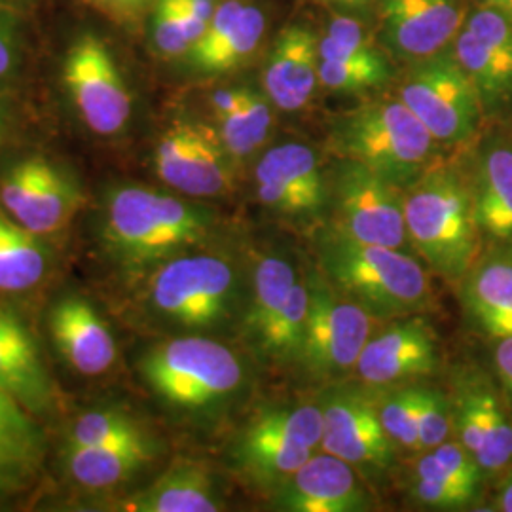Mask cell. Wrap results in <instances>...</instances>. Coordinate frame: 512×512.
Here are the masks:
<instances>
[{"instance_id": "cell-1", "label": "cell", "mask_w": 512, "mask_h": 512, "mask_svg": "<svg viewBox=\"0 0 512 512\" xmlns=\"http://www.w3.org/2000/svg\"><path fill=\"white\" fill-rule=\"evenodd\" d=\"M219 226V213L198 200L143 184H120L107 194L99 236L120 270L148 274L173 256L207 247Z\"/></svg>"}, {"instance_id": "cell-2", "label": "cell", "mask_w": 512, "mask_h": 512, "mask_svg": "<svg viewBox=\"0 0 512 512\" xmlns=\"http://www.w3.org/2000/svg\"><path fill=\"white\" fill-rule=\"evenodd\" d=\"M469 148L442 156L404 188V224L412 253L454 285L484 247Z\"/></svg>"}, {"instance_id": "cell-3", "label": "cell", "mask_w": 512, "mask_h": 512, "mask_svg": "<svg viewBox=\"0 0 512 512\" xmlns=\"http://www.w3.org/2000/svg\"><path fill=\"white\" fill-rule=\"evenodd\" d=\"M315 264L349 300L378 323L431 310L433 285L418 256L403 249L361 243L327 224L313 239Z\"/></svg>"}, {"instance_id": "cell-4", "label": "cell", "mask_w": 512, "mask_h": 512, "mask_svg": "<svg viewBox=\"0 0 512 512\" xmlns=\"http://www.w3.org/2000/svg\"><path fill=\"white\" fill-rule=\"evenodd\" d=\"M249 294L232 256L194 249L147 274L145 300L160 321L184 334H209L241 323Z\"/></svg>"}, {"instance_id": "cell-5", "label": "cell", "mask_w": 512, "mask_h": 512, "mask_svg": "<svg viewBox=\"0 0 512 512\" xmlns=\"http://www.w3.org/2000/svg\"><path fill=\"white\" fill-rule=\"evenodd\" d=\"M329 150L336 158L366 165L403 190L444 156V148L397 93L366 99L338 114L330 122Z\"/></svg>"}, {"instance_id": "cell-6", "label": "cell", "mask_w": 512, "mask_h": 512, "mask_svg": "<svg viewBox=\"0 0 512 512\" xmlns=\"http://www.w3.org/2000/svg\"><path fill=\"white\" fill-rule=\"evenodd\" d=\"M139 372L156 397L184 412L220 408L247 384L238 351L207 334H183L152 346Z\"/></svg>"}, {"instance_id": "cell-7", "label": "cell", "mask_w": 512, "mask_h": 512, "mask_svg": "<svg viewBox=\"0 0 512 512\" xmlns=\"http://www.w3.org/2000/svg\"><path fill=\"white\" fill-rule=\"evenodd\" d=\"M397 95L444 150L473 147L486 126L475 86L452 48L408 63Z\"/></svg>"}, {"instance_id": "cell-8", "label": "cell", "mask_w": 512, "mask_h": 512, "mask_svg": "<svg viewBox=\"0 0 512 512\" xmlns=\"http://www.w3.org/2000/svg\"><path fill=\"white\" fill-rule=\"evenodd\" d=\"M306 277L310 311L296 366L321 384L346 380L378 321L334 289L317 264H306Z\"/></svg>"}, {"instance_id": "cell-9", "label": "cell", "mask_w": 512, "mask_h": 512, "mask_svg": "<svg viewBox=\"0 0 512 512\" xmlns=\"http://www.w3.org/2000/svg\"><path fill=\"white\" fill-rule=\"evenodd\" d=\"M319 404H277L260 410L234 444L239 469L255 484L275 490L321 450Z\"/></svg>"}, {"instance_id": "cell-10", "label": "cell", "mask_w": 512, "mask_h": 512, "mask_svg": "<svg viewBox=\"0 0 512 512\" xmlns=\"http://www.w3.org/2000/svg\"><path fill=\"white\" fill-rule=\"evenodd\" d=\"M325 224L361 243L410 251L404 224V190L366 165L336 158L329 165Z\"/></svg>"}, {"instance_id": "cell-11", "label": "cell", "mask_w": 512, "mask_h": 512, "mask_svg": "<svg viewBox=\"0 0 512 512\" xmlns=\"http://www.w3.org/2000/svg\"><path fill=\"white\" fill-rule=\"evenodd\" d=\"M61 82L80 122L99 137L128 129L133 95L109 42L92 31L80 33L63 55Z\"/></svg>"}, {"instance_id": "cell-12", "label": "cell", "mask_w": 512, "mask_h": 512, "mask_svg": "<svg viewBox=\"0 0 512 512\" xmlns=\"http://www.w3.org/2000/svg\"><path fill=\"white\" fill-rule=\"evenodd\" d=\"M253 186L256 202L281 219L313 228L327 220L329 167L310 143H270L256 158Z\"/></svg>"}, {"instance_id": "cell-13", "label": "cell", "mask_w": 512, "mask_h": 512, "mask_svg": "<svg viewBox=\"0 0 512 512\" xmlns=\"http://www.w3.org/2000/svg\"><path fill=\"white\" fill-rule=\"evenodd\" d=\"M154 171L173 192L192 200H215L234 192L239 165L228 154L213 124L177 116L158 137Z\"/></svg>"}, {"instance_id": "cell-14", "label": "cell", "mask_w": 512, "mask_h": 512, "mask_svg": "<svg viewBox=\"0 0 512 512\" xmlns=\"http://www.w3.org/2000/svg\"><path fill=\"white\" fill-rule=\"evenodd\" d=\"M317 404L323 412L321 450L348 461L363 476L391 471L399 448L385 433L374 393L359 380L327 384Z\"/></svg>"}, {"instance_id": "cell-15", "label": "cell", "mask_w": 512, "mask_h": 512, "mask_svg": "<svg viewBox=\"0 0 512 512\" xmlns=\"http://www.w3.org/2000/svg\"><path fill=\"white\" fill-rule=\"evenodd\" d=\"M454 439L476 459L488 478L512 465V408L492 370L459 366L450 385Z\"/></svg>"}, {"instance_id": "cell-16", "label": "cell", "mask_w": 512, "mask_h": 512, "mask_svg": "<svg viewBox=\"0 0 512 512\" xmlns=\"http://www.w3.org/2000/svg\"><path fill=\"white\" fill-rule=\"evenodd\" d=\"M84 202L73 175L44 156L18 160L0 179V207L42 238L67 228Z\"/></svg>"}, {"instance_id": "cell-17", "label": "cell", "mask_w": 512, "mask_h": 512, "mask_svg": "<svg viewBox=\"0 0 512 512\" xmlns=\"http://www.w3.org/2000/svg\"><path fill=\"white\" fill-rule=\"evenodd\" d=\"M452 54L475 86L486 124L511 118V19L492 8L471 4Z\"/></svg>"}, {"instance_id": "cell-18", "label": "cell", "mask_w": 512, "mask_h": 512, "mask_svg": "<svg viewBox=\"0 0 512 512\" xmlns=\"http://www.w3.org/2000/svg\"><path fill=\"white\" fill-rule=\"evenodd\" d=\"M440 365L439 334L423 313L385 321L366 340L355 380L368 387L414 384L433 376Z\"/></svg>"}, {"instance_id": "cell-19", "label": "cell", "mask_w": 512, "mask_h": 512, "mask_svg": "<svg viewBox=\"0 0 512 512\" xmlns=\"http://www.w3.org/2000/svg\"><path fill=\"white\" fill-rule=\"evenodd\" d=\"M471 0H378V38L406 65L452 48Z\"/></svg>"}, {"instance_id": "cell-20", "label": "cell", "mask_w": 512, "mask_h": 512, "mask_svg": "<svg viewBox=\"0 0 512 512\" xmlns=\"http://www.w3.org/2000/svg\"><path fill=\"white\" fill-rule=\"evenodd\" d=\"M469 164L484 243L512 241V116L484 126L469 148Z\"/></svg>"}, {"instance_id": "cell-21", "label": "cell", "mask_w": 512, "mask_h": 512, "mask_svg": "<svg viewBox=\"0 0 512 512\" xmlns=\"http://www.w3.org/2000/svg\"><path fill=\"white\" fill-rule=\"evenodd\" d=\"M272 507L285 512H363L372 509V499L353 465L317 450L272 490Z\"/></svg>"}, {"instance_id": "cell-22", "label": "cell", "mask_w": 512, "mask_h": 512, "mask_svg": "<svg viewBox=\"0 0 512 512\" xmlns=\"http://www.w3.org/2000/svg\"><path fill=\"white\" fill-rule=\"evenodd\" d=\"M268 37V14L247 0H220L186 65L196 74L219 76L249 65Z\"/></svg>"}, {"instance_id": "cell-23", "label": "cell", "mask_w": 512, "mask_h": 512, "mask_svg": "<svg viewBox=\"0 0 512 512\" xmlns=\"http://www.w3.org/2000/svg\"><path fill=\"white\" fill-rule=\"evenodd\" d=\"M319 86V33L306 21H289L264 57L260 88L275 109L294 114L310 107Z\"/></svg>"}, {"instance_id": "cell-24", "label": "cell", "mask_w": 512, "mask_h": 512, "mask_svg": "<svg viewBox=\"0 0 512 512\" xmlns=\"http://www.w3.org/2000/svg\"><path fill=\"white\" fill-rule=\"evenodd\" d=\"M486 482L476 459L452 437L420 452L408 473V492L425 509L465 511L478 505Z\"/></svg>"}, {"instance_id": "cell-25", "label": "cell", "mask_w": 512, "mask_h": 512, "mask_svg": "<svg viewBox=\"0 0 512 512\" xmlns=\"http://www.w3.org/2000/svg\"><path fill=\"white\" fill-rule=\"evenodd\" d=\"M467 323L486 340L512 334V241L484 243L458 281Z\"/></svg>"}, {"instance_id": "cell-26", "label": "cell", "mask_w": 512, "mask_h": 512, "mask_svg": "<svg viewBox=\"0 0 512 512\" xmlns=\"http://www.w3.org/2000/svg\"><path fill=\"white\" fill-rule=\"evenodd\" d=\"M211 124L234 162L241 167L270 145L275 109L262 88L253 84L222 86L207 97Z\"/></svg>"}, {"instance_id": "cell-27", "label": "cell", "mask_w": 512, "mask_h": 512, "mask_svg": "<svg viewBox=\"0 0 512 512\" xmlns=\"http://www.w3.org/2000/svg\"><path fill=\"white\" fill-rule=\"evenodd\" d=\"M55 348L65 363L84 376L109 372L116 355V340L109 323L82 296L57 300L48 317Z\"/></svg>"}, {"instance_id": "cell-28", "label": "cell", "mask_w": 512, "mask_h": 512, "mask_svg": "<svg viewBox=\"0 0 512 512\" xmlns=\"http://www.w3.org/2000/svg\"><path fill=\"white\" fill-rule=\"evenodd\" d=\"M0 389L29 414L42 416L54 406V384L31 330L0 306Z\"/></svg>"}, {"instance_id": "cell-29", "label": "cell", "mask_w": 512, "mask_h": 512, "mask_svg": "<svg viewBox=\"0 0 512 512\" xmlns=\"http://www.w3.org/2000/svg\"><path fill=\"white\" fill-rule=\"evenodd\" d=\"M114 511L217 512L224 501L213 471L194 459H179L147 488L116 501Z\"/></svg>"}, {"instance_id": "cell-30", "label": "cell", "mask_w": 512, "mask_h": 512, "mask_svg": "<svg viewBox=\"0 0 512 512\" xmlns=\"http://www.w3.org/2000/svg\"><path fill=\"white\" fill-rule=\"evenodd\" d=\"M304 272L293 256L268 251L256 256L249 272V294L241 327L253 351H258L285 310L294 285Z\"/></svg>"}, {"instance_id": "cell-31", "label": "cell", "mask_w": 512, "mask_h": 512, "mask_svg": "<svg viewBox=\"0 0 512 512\" xmlns=\"http://www.w3.org/2000/svg\"><path fill=\"white\" fill-rule=\"evenodd\" d=\"M158 454L154 446H65L67 475L88 490H110L141 473Z\"/></svg>"}, {"instance_id": "cell-32", "label": "cell", "mask_w": 512, "mask_h": 512, "mask_svg": "<svg viewBox=\"0 0 512 512\" xmlns=\"http://www.w3.org/2000/svg\"><path fill=\"white\" fill-rule=\"evenodd\" d=\"M50 249L44 238L21 226L0 207V293L35 289L50 270Z\"/></svg>"}, {"instance_id": "cell-33", "label": "cell", "mask_w": 512, "mask_h": 512, "mask_svg": "<svg viewBox=\"0 0 512 512\" xmlns=\"http://www.w3.org/2000/svg\"><path fill=\"white\" fill-rule=\"evenodd\" d=\"M156 440L129 412L114 406L93 408L78 416L65 446H154Z\"/></svg>"}, {"instance_id": "cell-34", "label": "cell", "mask_w": 512, "mask_h": 512, "mask_svg": "<svg viewBox=\"0 0 512 512\" xmlns=\"http://www.w3.org/2000/svg\"><path fill=\"white\" fill-rule=\"evenodd\" d=\"M395 76L387 52L319 61V84L332 93H366L385 88Z\"/></svg>"}, {"instance_id": "cell-35", "label": "cell", "mask_w": 512, "mask_h": 512, "mask_svg": "<svg viewBox=\"0 0 512 512\" xmlns=\"http://www.w3.org/2000/svg\"><path fill=\"white\" fill-rule=\"evenodd\" d=\"M420 382L370 387L376 399L378 414L385 433L399 450L418 452V410H420Z\"/></svg>"}, {"instance_id": "cell-36", "label": "cell", "mask_w": 512, "mask_h": 512, "mask_svg": "<svg viewBox=\"0 0 512 512\" xmlns=\"http://www.w3.org/2000/svg\"><path fill=\"white\" fill-rule=\"evenodd\" d=\"M0 456L25 471L42 456V437L35 421L21 404L0 389Z\"/></svg>"}, {"instance_id": "cell-37", "label": "cell", "mask_w": 512, "mask_h": 512, "mask_svg": "<svg viewBox=\"0 0 512 512\" xmlns=\"http://www.w3.org/2000/svg\"><path fill=\"white\" fill-rule=\"evenodd\" d=\"M200 38L202 29L175 0L154 2L150 10V42L156 54L164 59H184Z\"/></svg>"}, {"instance_id": "cell-38", "label": "cell", "mask_w": 512, "mask_h": 512, "mask_svg": "<svg viewBox=\"0 0 512 512\" xmlns=\"http://www.w3.org/2000/svg\"><path fill=\"white\" fill-rule=\"evenodd\" d=\"M384 52L380 38L365 21L349 12H336L319 33V61L351 59Z\"/></svg>"}, {"instance_id": "cell-39", "label": "cell", "mask_w": 512, "mask_h": 512, "mask_svg": "<svg viewBox=\"0 0 512 512\" xmlns=\"http://www.w3.org/2000/svg\"><path fill=\"white\" fill-rule=\"evenodd\" d=\"M454 437L450 393L437 385L421 384L418 410V454Z\"/></svg>"}, {"instance_id": "cell-40", "label": "cell", "mask_w": 512, "mask_h": 512, "mask_svg": "<svg viewBox=\"0 0 512 512\" xmlns=\"http://www.w3.org/2000/svg\"><path fill=\"white\" fill-rule=\"evenodd\" d=\"M101 16L116 23H129L141 18L147 10H152L156 0H82Z\"/></svg>"}, {"instance_id": "cell-41", "label": "cell", "mask_w": 512, "mask_h": 512, "mask_svg": "<svg viewBox=\"0 0 512 512\" xmlns=\"http://www.w3.org/2000/svg\"><path fill=\"white\" fill-rule=\"evenodd\" d=\"M490 342V370L512 408V334Z\"/></svg>"}, {"instance_id": "cell-42", "label": "cell", "mask_w": 512, "mask_h": 512, "mask_svg": "<svg viewBox=\"0 0 512 512\" xmlns=\"http://www.w3.org/2000/svg\"><path fill=\"white\" fill-rule=\"evenodd\" d=\"M21 65V42L16 25L0 14V80L12 78Z\"/></svg>"}, {"instance_id": "cell-43", "label": "cell", "mask_w": 512, "mask_h": 512, "mask_svg": "<svg viewBox=\"0 0 512 512\" xmlns=\"http://www.w3.org/2000/svg\"><path fill=\"white\" fill-rule=\"evenodd\" d=\"M184 10V14L192 19L203 33L219 8L220 0H175Z\"/></svg>"}, {"instance_id": "cell-44", "label": "cell", "mask_w": 512, "mask_h": 512, "mask_svg": "<svg viewBox=\"0 0 512 512\" xmlns=\"http://www.w3.org/2000/svg\"><path fill=\"white\" fill-rule=\"evenodd\" d=\"M23 467L12 463L10 459L0 456V495L12 494L21 486L23 475H27Z\"/></svg>"}, {"instance_id": "cell-45", "label": "cell", "mask_w": 512, "mask_h": 512, "mask_svg": "<svg viewBox=\"0 0 512 512\" xmlns=\"http://www.w3.org/2000/svg\"><path fill=\"white\" fill-rule=\"evenodd\" d=\"M495 511L512 512V465L499 475L495 492Z\"/></svg>"}, {"instance_id": "cell-46", "label": "cell", "mask_w": 512, "mask_h": 512, "mask_svg": "<svg viewBox=\"0 0 512 512\" xmlns=\"http://www.w3.org/2000/svg\"><path fill=\"white\" fill-rule=\"evenodd\" d=\"M315 2L325 4L336 12H349V14H355L359 10H366L372 4H378V0H315Z\"/></svg>"}, {"instance_id": "cell-47", "label": "cell", "mask_w": 512, "mask_h": 512, "mask_svg": "<svg viewBox=\"0 0 512 512\" xmlns=\"http://www.w3.org/2000/svg\"><path fill=\"white\" fill-rule=\"evenodd\" d=\"M473 6H484V8H492L495 12L503 14L505 18L512 21V0H471Z\"/></svg>"}, {"instance_id": "cell-48", "label": "cell", "mask_w": 512, "mask_h": 512, "mask_svg": "<svg viewBox=\"0 0 512 512\" xmlns=\"http://www.w3.org/2000/svg\"><path fill=\"white\" fill-rule=\"evenodd\" d=\"M4 129H6V114H4V109L0 107V139L4 135Z\"/></svg>"}]
</instances>
